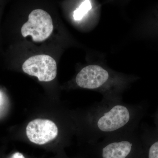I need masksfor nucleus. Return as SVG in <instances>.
Segmentation results:
<instances>
[{
    "label": "nucleus",
    "instance_id": "7",
    "mask_svg": "<svg viewBox=\"0 0 158 158\" xmlns=\"http://www.w3.org/2000/svg\"><path fill=\"white\" fill-rule=\"evenodd\" d=\"M139 134L145 158H158V130L143 123Z\"/></svg>",
    "mask_w": 158,
    "mask_h": 158
},
{
    "label": "nucleus",
    "instance_id": "9",
    "mask_svg": "<svg viewBox=\"0 0 158 158\" xmlns=\"http://www.w3.org/2000/svg\"><path fill=\"white\" fill-rule=\"evenodd\" d=\"M154 119V123L155 124L156 128L158 130V108L156 111L155 113L153 116Z\"/></svg>",
    "mask_w": 158,
    "mask_h": 158
},
{
    "label": "nucleus",
    "instance_id": "8",
    "mask_svg": "<svg viewBox=\"0 0 158 158\" xmlns=\"http://www.w3.org/2000/svg\"><path fill=\"white\" fill-rule=\"evenodd\" d=\"M92 8V5L90 1L86 0L83 1L78 8L73 12V18L75 20L80 21L88 13Z\"/></svg>",
    "mask_w": 158,
    "mask_h": 158
},
{
    "label": "nucleus",
    "instance_id": "5",
    "mask_svg": "<svg viewBox=\"0 0 158 158\" xmlns=\"http://www.w3.org/2000/svg\"><path fill=\"white\" fill-rule=\"evenodd\" d=\"M110 76L107 71L98 65H89L82 69L76 77L80 88L91 90H109Z\"/></svg>",
    "mask_w": 158,
    "mask_h": 158
},
{
    "label": "nucleus",
    "instance_id": "11",
    "mask_svg": "<svg viewBox=\"0 0 158 158\" xmlns=\"http://www.w3.org/2000/svg\"><path fill=\"white\" fill-rule=\"evenodd\" d=\"M1 95H0V101H1Z\"/></svg>",
    "mask_w": 158,
    "mask_h": 158
},
{
    "label": "nucleus",
    "instance_id": "3",
    "mask_svg": "<svg viewBox=\"0 0 158 158\" xmlns=\"http://www.w3.org/2000/svg\"><path fill=\"white\" fill-rule=\"evenodd\" d=\"M53 30L52 20L50 15L41 9L33 10L29 14L28 20L22 27L23 37L30 35L33 41L41 42L52 34Z\"/></svg>",
    "mask_w": 158,
    "mask_h": 158
},
{
    "label": "nucleus",
    "instance_id": "10",
    "mask_svg": "<svg viewBox=\"0 0 158 158\" xmlns=\"http://www.w3.org/2000/svg\"><path fill=\"white\" fill-rule=\"evenodd\" d=\"M10 158H25V157L21 153L17 152L13 154Z\"/></svg>",
    "mask_w": 158,
    "mask_h": 158
},
{
    "label": "nucleus",
    "instance_id": "1",
    "mask_svg": "<svg viewBox=\"0 0 158 158\" xmlns=\"http://www.w3.org/2000/svg\"><path fill=\"white\" fill-rule=\"evenodd\" d=\"M147 110L144 105L127 104L120 101L105 99L98 103L87 114L90 141L95 144L101 139L138 129Z\"/></svg>",
    "mask_w": 158,
    "mask_h": 158
},
{
    "label": "nucleus",
    "instance_id": "6",
    "mask_svg": "<svg viewBox=\"0 0 158 158\" xmlns=\"http://www.w3.org/2000/svg\"><path fill=\"white\" fill-rule=\"evenodd\" d=\"M26 133L30 141L41 145L55 139L58 135V129L51 120L37 118L29 123L26 128Z\"/></svg>",
    "mask_w": 158,
    "mask_h": 158
},
{
    "label": "nucleus",
    "instance_id": "4",
    "mask_svg": "<svg viewBox=\"0 0 158 158\" xmlns=\"http://www.w3.org/2000/svg\"><path fill=\"white\" fill-rule=\"evenodd\" d=\"M22 68L24 72L37 77L40 81H51L56 77V62L48 55H37L30 57L24 62Z\"/></svg>",
    "mask_w": 158,
    "mask_h": 158
},
{
    "label": "nucleus",
    "instance_id": "2",
    "mask_svg": "<svg viewBox=\"0 0 158 158\" xmlns=\"http://www.w3.org/2000/svg\"><path fill=\"white\" fill-rule=\"evenodd\" d=\"M95 144L102 158L145 157L138 129L115 134Z\"/></svg>",
    "mask_w": 158,
    "mask_h": 158
}]
</instances>
